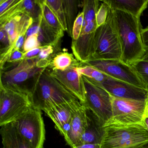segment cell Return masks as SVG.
<instances>
[{
    "instance_id": "9a60e30c",
    "label": "cell",
    "mask_w": 148,
    "mask_h": 148,
    "mask_svg": "<svg viewBox=\"0 0 148 148\" xmlns=\"http://www.w3.org/2000/svg\"><path fill=\"white\" fill-rule=\"evenodd\" d=\"M86 126V108L82 106L76 112L64 137L71 147L80 143Z\"/></svg>"
},
{
    "instance_id": "44dd1931",
    "label": "cell",
    "mask_w": 148,
    "mask_h": 148,
    "mask_svg": "<svg viewBox=\"0 0 148 148\" xmlns=\"http://www.w3.org/2000/svg\"><path fill=\"white\" fill-rule=\"evenodd\" d=\"M74 58L73 54L67 52L58 53L51 60L48 68L53 71H64L72 66H80V62Z\"/></svg>"
},
{
    "instance_id": "ac0fdd59",
    "label": "cell",
    "mask_w": 148,
    "mask_h": 148,
    "mask_svg": "<svg viewBox=\"0 0 148 148\" xmlns=\"http://www.w3.org/2000/svg\"><path fill=\"white\" fill-rule=\"evenodd\" d=\"M33 22L34 20L27 15L19 14L1 25L0 27H3L7 32L10 47L13 45L21 34L27 32Z\"/></svg>"
},
{
    "instance_id": "30bf717a",
    "label": "cell",
    "mask_w": 148,
    "mask_h": 148,
    "mask_svg": "<svg viewBox=\"0 0 148 148\" xmlns=\"http://www.w3.org/2000/svg\"><path fill=\"white\" fill-rule=\"evenodd\" d=\"M81 64L92 66L111 77L145 89L131 66L120 60H90Z\"/></svg>"
},
{
    "instance_id": "74e56055",
    "label": "cell",
    "mask_w": 148,
    "mask_h": 148,
    "mask_svg": "<svg viewBox=\"0 0 148 148\" xmlns=\"http://www.w3.org/2000/svg\"><path fill=\"white\" fill-rule=\"evenodd\" d=\"M71 148H101V145L99 144L83 143L77 145Z\"/></svg>"
},
{
    "instance_id": "8d00e7d4",
    "label": "cell",
    "mask_w": 148,
    "mask_h": 148,
    "mask_svg": "<svg viewBox=\"0 0 148 148\" xmlns=\"http://www.w3.org/2000/svg\"><path fill=\"white\" fill-rule=\"evenodd\" d=\"M141 36L145 47H148V27L141 30Z\"/></svg>"
},
{
    "instance_id": "5b68a950",
    "label": "cell",
    "mask_w": 148,
    "mask_h": 148,
    "mask_svg": "<svg viewBox=\"0 0 148 148\" xmlns=\"http://www.w3.org/2000/svg\"><path fill=\"white\" fill-rule=\"evenodd\" d=\"M121 58L119 40L108 14L106 23L97 28L94 33L92 55L90 60H121Z\"/></svg>"
},
{
    "instance_id": "836d02e7",
    "label": "cell",
    "mask_w": 148,
    "mask_h": 148,
    "mask_svg": "<svg viewBox=\"0 0 148 148\" xmlns=\"http://www.w3.org/2000/svg\"><path fill=\"white\" fill-rule=\"evenodd\" d=\"M18 0H1L0 1V16L7 12Z\"/></svg>"
},
{
    "instance_id": "e575fe53",
    "label": "cell",
    "mask_w": 148,
    "mask_h": 148,
    "mask_svg": "<svg viewBox=\"0 0 148 148\" xmlns=\"http://www.w3.org/2000/svg\"><path fill=\"white\" fill-rule=\"evenodd\" d=\"M53 52V47L52 46H43L39 56L37 59L45 60L49 59V56H51Z\"/></svg>"
},
{
    "instance_id": "2e32d148",
    "label": "cell",
    "mask_w": 148,
    "mask_h": 148,
    "mask_svg": "<svg viewBox=\"0 0 148 148\" xmlns=\"http://www.w3.org/2000/svg\"><path fill=\"white\" fill-rule=\"evenodd\" d=\"M86 108V126L79 144H101L104 134V123L93 111Z\"/></svg>"
},
{
    "instance_id": "1f68e13d",
    "label": "cell",
    "mask_w": 148,
    "mask_h": 148,
    "mask_svg": "<svg viewBox=\"0 0 148 148\" xmlns=\"http://www.w3.org/2000/svg\"><path fill=\"white\" fill-rule=\"evenodd\" d=\"M42 20V15H40L38 20L34 21L33 23L27 30L26 34V38L34 34H38L40 30V25Z\"/></svg>"
},
{
    "instance_id": "7a4b0ae2",
    "label": "cell",
    "mask_w": 148,
    "mask_h": 148,
    "mask_svg": "<svg viewBox=\"0 0 148 148\" xmlns=\"http://www.w3.org/2000/svg\"><path fill=\"white\" fill-rule=\"evenodd\" d=\"M77 99L60 82L51 76L48 67L40 73L34 80L31 98L32 104L43 111Z\"/></svg>"
},
{
    "instance_id": "3957f363",
    "label": "cell",
    "mask_w": 148,
    "mask_h": 148,
    "mask_svg": "<svg viewBox=\"0 0 148 148\" xmlns=\"http://www.w3.org/2000/svg\"><path fill=\"white\" fill-rule=\"evenodd\" d=\"M101 148H138L148 144L144 123L128 125H104Z\"/></svg>"
},
{
    "instance_id": "9c48e42d",
    "label": "cell",
    "mask_w": 148,
    "mask_h": 148,
    "mask_svg": "<svg viewBox=\"0 0 148 148\" xmlns=\"http://www.w3.org/2000/svg\"><path fill=\"white\" fill-rule=\"evenodd\" d=\"M85 90V101L82 104L93 111L105 124L112 116V96L82 76Z\"/></svg>"
},
{
    "instance_id": "ffe728a7",
    "label": "cell",
    "mask_w": 148,
    "mask_h": 148,
    "mask_svg": "<svg viewBox=\"0 0 148 148\" xmlns=\"http://www.w3.org/2000/svg\"><path fill=\"white\" fill-rule=\"evenodd\" d=\"M2 148H31L15 127L13 122L1 126Z\"/></svg>"
},
{
    "instance_id": "cb8c5ba5",
    "label": "cell",
    "mask_w": 148,
    "mask_h": 148,
    "mask_svg": "<svg viewBox=\"0 0 148 148\" xmlns=\"http://www.w3.org/2000/svg\"><path fill=\"white\" fill-rule=\"evenodd\" d=\"M76 69L80 75L88 78L93 83H101L108 76L97 69L90 66L81 64L80 66L76 67Z\"/></svg>"
},
{
    "instance_id": "b9f144b4",
    "label": "cell",
    "mask_w": 148,
    "mask_h": 148,
    "mask_svg": "<svg viewBox=\"0 0 148 148\" xmlns=\"http://www.w3.org/2000/svg\"><path fill=\"white\" fill-rule=\"evenodd\" d=\"M138 148H148V144L146 145H144V146H142V147H140Z\"/></svg>"
},
{
    "instance_id": "d6a6232c",
    "label": "cell",
    "mask_w": 148,
    "mask_h": 148,
    "mask_svg": "<svg viewBox=\"0 0 148 148\" xmlns=\"http://www.w3.org/2000/svg\"><path fill=\"white\" fill-rule=\"evenodd\" d=\"M24 60V53L21 50H15L11 53L7 63L16 64Z\"/></svg>"
},
{
    "instance_id": "e0dca14e",
    "label": "cell",
    "mask_w": 148,
    "mask_h": 148,
    "mask_svg": "<svg viewBox=\"0 0 148 148\" xmlns=\"http://www.w3.org/2000/svg\"><path fill=\"white\" fill-rule=\"evenodd\" d=\"M19 14H23L32 18L34 21L39 19L41 14V9L37 0H20L4 14L0 16V25Z\"/></svg>"
},
{
    "instance_id": "d6986e66",
    "label": "cell",
    "mask_w": 148,
    "mask_h": 148,
    "mask_svg": "<svg viewBox=\"0 0 148 148\" xmlns=\"http://www.w3.org/2000/svg\"><path fill=\"white\" fill-rule=\"evenodd\" d=\"M111 11L128 13L138 19L148 5V0H104Z\"/></svg>"
},
{
    "instance_id": "83f0119b",
    "label": "cell",
    "mask_w": 148,
    "mask_h": 148,
    "mask_svg": "<svg viewBox=\"0 0 148 148\" xmlns=\"http://www.w3.org/2000/svg\"><path fill=\"white\" fill-rule=\"evenodd\" d=\"M101 1L103 3L99 6L96 14V21L97 28L106 23L110 10V8L107 4L103 1Z\"/></svg>"
},
{
    "instance_id": "7c38bea8",
    "label": "cell",
    "mask_w": 148,
    "mask_h": 148,
    "mask_svg": "<svg viewBox=\"0 0 148 148\" xmlns=\"http://www.w3.org/2000/svg\"><path fill=\"white\" fill-rule=\"evenodd\" d=\"M82 106V103L77 99L49 108L44 112L53 121L55 128L64 136L74 114Z\"/></svg>"
},
{
    "instance_id": "d4e9b609",
    "label": "cell",
    "mask_w": 148,
    "mask_h": 148,
    "mask_svg": "<svg viewBox=\"0 0 148 148\" xmlns=\"http://www.w3.org/2000/svg\"><path fill=\"white\" fill-rule=\"evenodd\" d=\"M46 2L58 20L64 32H67V25L63 6V0H46Z\"/></svg>"
},
{
    "instance_id": "ab89813d",
    "label": "cell",
    "mask_w": 148,
    "mask_h": 148,
    "mask_svg": "<svg viewBox=\"0 0 148 148\" xmlns=\"http://www.w3.org/2000/svg\"><path fill=\"white\" fill-rule=\"evenodd\" d=\"M145 51L144 55V56H143V58L141 59L148 60V47H145Z\"/></svg>"
},
{
    "instance_id": "4dcf8cb0",
    "label": "cell",
    "mask_w": 148,
    "mask_h": 148,
    "mask_svg": "<svg viewBox=\"0 0 148 148\" xmlns=\"http://www.w3.org/2000/svg\"><path fill=\"white\" fill-rule=\"evenodd\" d=\"M1 53L5 51L10 47L9 37L7 32L3 27H0Z\"/></svg>"
},
{
    "instance_id": "f546056e",
    "label": "cell",
    "mask_w": 148,
    "mask_h": 148,
    "mask_svg": "<svg viewBox=\"0 0 148 148\" xmlns=\"http://www.w3.org/2000/svg\"><path fill=\"white\" fill-rule=\"evenodd\" d=\"M40 47L42 46L38 40V34H34L26 39L23 47V52L24 53L27 52Z\"/></svg>"
},
{
    "instance_id": "7402d4cb",
    "label": "cell",
    "mask_w": 148,
    "mask_h": 148,
    "mask_svg": "<svg viewBox=\"0 0 148 148\" xmlns=\"http://www.w3.org/2000/svg\"><path fill=\"white\" fill-rule=\"evenodd\" d=\"M37 1L41 9L43 21L49 28L62 38L64 31L58 19L47 4L46 0H37Z\"/></svg>"
},
{
    "instance_id": "484cf974",
    "label": "cell",
    "mask_w": 148,
    "mask_h": 148,
    "mask_svg": "<svg viewBox=\"0 0 148 148\" xmlns=\"http://www.w3.org/2000/svg\"><path fill=\"white\" fill-rule=\"evenodd\" d=\"M99 1L97 0H85L82 1L83 12L86 23L95 22L96 14L99 8Z\"/></svg>"
},
{
    "instance_id": "f35d334b",
    "label": "cell",
    "mask_w": 148,
    "mask_h": 148,
    "mask_svg": "<svg viewBox=\"0 0 148 148\" xmlns=\"http://www.w3.org/2000/svg\"><path fill=\"white\" fill-rule=\"evenodd\" d=\"M148 118V99L146 100V105L144 111V119Z\"/></svg>"
},
{
    "instance_id": "52a82bcc",
    "label": "cell",
    "mask_w": 148,
    "mask_h": 148,
    "mask_svg": "<svg viewBox=\"0 0 148 148\" xmlns=\"http://www.w3.org/2000/svg\"><path fill=\"white\" fill-rule=\"evenodd\" d=\"M146 103L145 100L112 97V116L104 125H128L143 123Z\"/></svg>"
},
{
    "instance_id": "d590c367",
    "label": "cell",
    "mask_w": 148,
    "mask_h": 148,
    "mask_svg": "<svg viewBox=\"0 0 148 148\" xmlns=\"http://www.w3.org/2000/svg\"><path fill=\"white\" fill-rule=\"evenodd\" d=\"M43 47H38L24 53V60L37 59L42 50Z\"/></svg>"
},
{
    "instance_id": "277c9868",
    "label": "cell",
    "mask_w": 148,
    "mask_h": 148,
    "mask_svg": "<svg viewBox=\"0 0 148 148\" xmlns=\"http://www.w3.org/2000/svg\"><path fill=\"white\" fill-rule=\"evenodd\" d=\"M37 59H25L7 71H1L0 85L26 94L32 98L34 80L45 69L37 66Z\"/></svg>"
},
{
    "instance_id": "f1b7e54d",
    "label": "cell",
    "mask_w": 148,
    "mask_h": 148,
    "mask_svg": "<svg viewBox=\"0 0 148 148\" xmlns=\"http://www.w3.org/2000/svg\"><path fill=\"white\" fill-rule=\"evenodd\" d=\"M84 19V12L82 11L81 12L79 13L73 25L72 37L73 40H77L79 38L83 28Z\"/></svg>"
},
{
    "instance_id": "8992f818",
    "label": "cell",
    "mask_w": 148,
    "mask_h": 148,
    "mask_svg": "<svg viewBox=\"0 0 148 148\" xmlns=\"http://www.w3.org/2000/svg\"><path fill=\"white\" fill-rule=\"evenodd\" d=\"M41 111L32 105L13 122L31 148H43L44 146L46 132Z\"/></svg>"
},
{
    "instance_id": "ba28073f",
    "label": "cell",
    "mask_w": 148,
    "mask_h": 148,
    "mask_svg": "<svg viewBox=\"0 0 148 148\" xmlns=\"http://www.w3.org/2000/svg\"><path fill=\"white\" fill-rule=\"evenodd\" d=\"M32 105L29 96L0 85V126L12 123Z\"/></svg>"
},
{
    "instance_id": "603a6c76",
    "label": "cell",
    "mask_w": 148,
    "mask_h": 148,
    "mask_svg": "<svg viewBox=\"0 0 148 148\" xmlns=\"http://www.w3.org/2000/svg\"><path fill=\"white\" fill-rule=\"evenodd\" d=\"M79 1L63 0V6L69 36L72 37L73 28L74 22L77 17Z\"/></svg>"
},
{
    "instance_id": "8fae6325",
    "label": "cell",
    "mask_w": 148,
    "mask_h": 148,
    "mask_svg": "<svg viewBox=\"0 0 148 148\" xmlns=\"http://www.w3.org/2000/svg\"><path fill=\"white\" fill-rule=\"evenodd\" d=\"M92 83L105 90L111 96L115 97L145 101L148 98V91L145 89L109 76L101 83Z\"/></svg>"
},
{
    "instance_id": "4316f807",
    "label": "cell",
    "mask_w": 148,
    "mask_h": 148,
    "mask_svg": "<svg viewBox=\"0 0 148 148\" xmlns=\"http://www.w3.org/2000/svg\"><path fill=\"white\" fill-rule=\"evenodd\" d=\"M130 66L148 91V60H138Z\"/></svg>"
},
{
    "instance_id": "60d3db41",
    "label": "cell",
    "mask_w": 148,
    "mask_h": 148,
    "mask_svg": "<svg viewBox=\"0 0 148 148\" xmlns=\"http://www.w3.org/2000/svg\"><path fill=\"white\" fill-rule=\"evenodd\" d=\"M144 123L145 125V126H146V128L148 130V118L144 119Z\"/></svg>"
},
{
    "instance_id": "5bb4252c",
    "label": "cell",
    "mask_w": 148,
    "mask_h": 148,
    "mask_svg": "<svg viewBox=\"0 0 148 148\" xmlns=\"http://www.w3.org/2000/svg\"><path fill=\"white\" fill-rule=\"evenodd\" d=\"M76 67L72 66L64 71H49L51 76L77 97L82 104L85 101V90L82 75L79 73Z\"/></svg>"
},
{
    "instance_id": "6da1fadb",
    "label": "cell",
    "mask_w": 148,
    "mask_h": 148,
    "mask_svg": "<svg viewBox=\"0 0 148 148\" xmlns=\"http://www.w3.org/2000/svg\"><path fill=\"white\" fill-rule=\"evenodd\" d=\"M109 14L121 46V60L130 65L141 59L145 53V47L141 38L140 20L119 10L111 11L110 9Z\"/></svg>"
},
{
    "instance_id": "4fadbf2b",
    "label": "cell",
    "mask_w": 148,
    "mask_h": 148,
    "mask_svg": "<svg viewBox=\"0 0 148 148\" xmlns=\"http://www.w3.org/2000/svg\"><path fill=\"white\" fill-rule=\"evenodd\" d=\"M95 22L84 21L81 34L77 40H73L71 49L75 58L81 63L90 59L92 55L94 33L97 29Z\"/></svg>"
},
{
    "instance_id": "7bdbcfd3",
    "label": "cell",
    "mask_w": 148,
    "mask_h": 148,
    "mask_svg": "<svg viewBox=\"0 0 148 148\" xmlns=\"http://www.w3.org/2000/svg\"></svg>"
}]
</instances>
